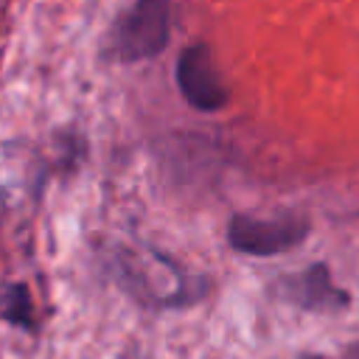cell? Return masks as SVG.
I'll list each match as a JSON object with an SVG mask.
<instances>
[{
    "mask_svg": "<svg viewBox=\"0 0 359 359\" xmlns=\"http://www.w3.org/2000/svg\"><path fill=\"white\" fill-rule=\"evenodd\" d=\"M171 0H135L112 31V53L121 62H143L168 45Z\"/></svg>",
    "mask_w": 359,
    "mask_h": 359,
    "instance_id": "cell-1",
    "label": "cell"
},
{
    "mask_svg": "<svg viewBox=\"0 0 359 359\" xmlns=\"http://www.w3.org/2000/svg\"><path fill=\"white\" fill-rule=\"evenodd\" d=\"M177 87L199 112H216L227 104V87L208 45H188L177 59Z\"/></svg>",
    "mask_w": 359,
    "mask_h": 359,
    "instance_id": "cell-3",
    "label": "cell"
},
{
    "mask_svg": "<svg viewBox=\"0 0 359 359\" xmlns=\"http://www.w3.org/2000/svg\"><path fill=\"white\" fill-rule=\"evenodd\" d=\"M309 236V222L300 216H275V219H258V216H233L227 227V241L233 250L247 255H278L292 247H297Z\"/></svg>",
    "mask_w": 359,
    "mask_h": 359,
    "instance_id": "cell-2",
    "label": "cell"
},
{
    "mask_svg": "<svg viewBox=\"0 0 359 359\" xmlns=\"http://www.w3.org/2000/svg\"><path fill=\"white\" fill-rule=\"evenodd\" d=\"M342 359H359V342H356V345H351V348H345Z\"/></svg>",
    "mask_w": 359,
    "mask_h": 359,
    "instance_id": "cell-6",
    "label": "cell"
},
{
    "mask_svg": "<svg viewBox=\"0 0 359 359\" xmlns=\"http://www.w3.org/2000/svg\"><path fill=\"white\" fill-rule=\"evenodd\" d=\"M286 294L289 300L311 311H339L348 306V294L331 283V275L323 264H314L303 275L292 278L286 283Z\"/></svg>",
    "mask_w": 359,
    "mask_h": 359,
    "instance_id": "cell-4",
    "label": "cell"
},
{
    "mask_svg": "<svg viewBox=\"0 0 359 359\" xmlns=\"http://www.w3.org/2000/svg\"><path fill=\"white\" fill-rule=\"evenodd\" d=\"M28 314H31V300H28V292H25L22 286H17V289L8 294V309H6V317H8L11 323L28 325V323H31V320H28Z\"/></svg>",
    "mask_w": 359,
    "mask_h": 359,
    "instance_id": "cell-5",
    "label": "cell"
},
{
    "mask_svg": "<svg viewBox=\"0 0 359 359\" xmlns=\"http://www.w3.org/2000/svg\"><path fill=\"white\" fill-rule=\"evenodd\" d=\"M309 359H323V356H309Z\"/></svg>",
    "mask_w": 359,
    "mask_h": 359,
    "instance_id": "cell-7",
    "label": "cell"
}]
</instances>
